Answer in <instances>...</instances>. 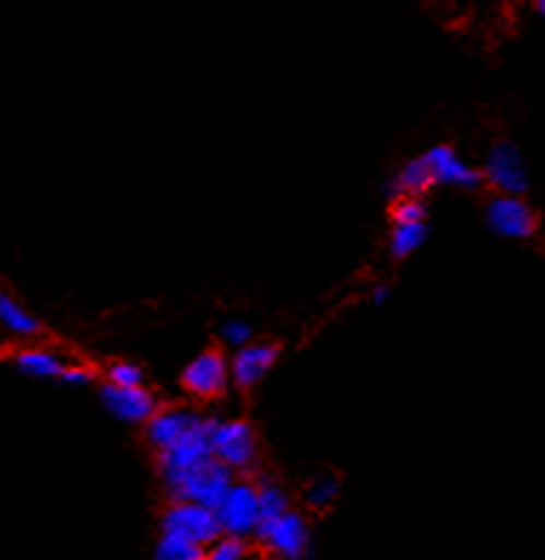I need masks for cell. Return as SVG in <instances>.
<instances>
[{
  "label": "cell",
  "mask_w": 545,
  "mask_h": 560,
  "mask_svg": "<svg viewBox=\"0 0 545 560\" xmlns=\"http://www.w3.org/2000/svg\"><path fill=\"white\" fill-rule=\"evenodd\" d=\"M109 385H144V371L132 362H112L107 369Z\"/></svg>",
  "instance_id": "cell-22"
},
{
  "label": "cell",
  "mask_w": 545,
  "mask_h": 560,
  "mask_svg": "<svg viewBox=\"0 0 545 560\" xmlns=\"http://www.w3.org/2000/svg\"><path fill=\"white\" fill-rule=\"evenodd\" d=\"M17 371L32 380H61L67 362L52 351H21L15 360Z\"/></svg>",
  "instance_id": "cell-14"
},
{
  "label": "cell",
  "mask_w": 545,
  "mask_h": 560,
  "mask_svg": "<svg viewBox=\"0 0 545 560\" xmlns=\"http://www.w3.org/2000/svg\"><path fill=\"white\" fill-rule=\"evenodd\" d=\"M485 219H488V228L494 233L508 238H525L537 231V213L520 196H511V192L497 196L485 210Z\"/></svg>",
  "instance_id": "cell-8"
},
{
  "label": "cell",
  "mask_w": 545,
  "mask_h": 560,
  "mask_svg": "<svg viewBox=\"0 0 545 560\" xmlns=\"http://www.w3.org/2000/svg\"><path fill=\"white\" fill-rule=\"evenodd\" d=\"M210 448L215 460H222L230 471H245L256 463L259 440L250 422L245 420H213L210 425Z\"/></svg>",
  "instance_id": "cell-2"
},
{
  "label": "cell",
  "mask_w": 545,
  "mask_h": 560,
  "mask_svg": "<svg viewBox=\"0 0 545 560\" xmlns=\"http://www.w3.org/2000/svg\"><path fill=\"white\" fill-rule=\"evenodd\" d=\"M204 549L208 546H199L187 540V537L162 532V540L155 546V560H204Z\"/></svg>",
  "instance_id": "cell-17"
},
{
  "label": "cell",
  "mask_w": 545,
  "mask_h": 560,
  "mask_svg": "<svg viewBox=\"0 0 545 560\" xmlns=\"http://www.w3.org/2000/svg\"><path fill=\"white\" fill-rule=\"evenodd\" d=\"M279 348L273 342H247V346L236 348L230 360V380L238 388H253L259 385L264 376L270 374V369L276 365Z\"/></svg>",
  "instance_id": "cell-10"
},
{
  "label": "cell",
  "mask_w": 545,
  "mask_h": 560,
  "mask_svg": "<svg viewBox=\"0 0 545 560\" xmlns=\"http://www.w3.org/2000/svg\"><path fill=\"white\" fill-rule=\"evenodd\" d=\"M181 385L192 397H218L230 385V360L222 351H204L187 362L181 371Z\"/></svg>",
  "instance_id": "cell-7"
},
{
  "label": "cell",
  "mask_w": 545,
  "mask_h": 560,
  "mask_svg": "<svg viewBox=\"0 0 545 560\" xmlns=\"http://www.w3.org/2000/svg\"><path fill=\"white\" fill-rule=\"evenodd\" d=\"M61 383L67 385H90L93 383V371L86 365H67L61 374Z\"/></svg>",
  "instance_id": "cell-24"
},
{
  "label": "cell",
  "mask_w": 545,
  "mask_h": 560,
  "mask_svg": "<svg viewBox=\"0 0 545 560\" xmlns=\"http://www.w3.org/2000/svg\"><path fill=\"white\" fill-rule=\"evenodd\" d=\"M210 425H213V420H204V417H201V420L187 431L185 438L176 440L173 445H167L164 452H158L164 480L181 475L187 468L199 466V463H204L208 457H213V448H210Z\"/></svg>",
  "instance_id": "cell-6"
},
{
  "label": "cell",
  "mask_w": 545,
  "mask_h": 560,
  "mask_svg": "<svg viewBox=\"0 0 545 560\" xmlns=\"http://www.w3.org/2000/svg\"><path fill=\"white\" fill-rule=\"evenodd\" d=\"M483 178H488L497 190L520 196L522 187H525V173H522V162L514 147L511 144L494 147L491 155H488V164H485Z\"/></svg>",
  "instance_id": "cell-12"
},
{
  "label": "cell",
  "mask_w": 545,
  "mask_h": 560,
  "mask_svg": "<svg viewBox=\"0 0 545 560\" xmlns=\"http://www.w3.org/2000/svg\"><path fill=\"white\" fill-rule=\"evenodd\" d=\"M245 555H247L245 540L230 535L215 537L213 544L204 549V560H245Z\"/></svg>",
  "instance_id": "cell-19"
},
{
  "label": "cell",
  "mask_w": 545,
  "mask_h": 560,
  "mask_svg": "<svg viewBox=\"0 0 545 560\" xmlns=\"http://www.w3.org/2000/svg\"><path fill=\"white\" fill-rule=\"evenodd\" d=\"M100 402L109 415L121 422H146L158 411L155 397L144 385H104L100 388Z\"/></svg>",
  "instance_id": "cell-9"
},
{
  "label": "cell",
  "mask_w": 545,
  "mask_h": 560,
  "mask_svg": "<svg viewBox=\"0 0 545 560\" xmlns=\"http://www.w3.org/2000/svg\"><path fill=\"white\" fill-rule=\"evenodd\" d=\"M256 537L268 546L270 552H276L279 558L301 560L305 552H308L310 529L299 512L287 509L285 514H279L273 521L261 523L259 529H256Z\"/></svg>",
  "instance_id": "cell-5"
},
{
  "label": "cell",
  "mask_w": 545,
  "mask_h": 560,
  "mask_svg": "<svg viewBox=\"0 0 545 560\" xmlns=\"http://www.w3.org/2000/svg\"><path fill=\"white\" fill-rule=\"evenodd\" d=\"M529 3H531V7H534V9H537L540 15H545V0H529Z\"/></svg>",
  "instance_id": "cell-26"
},
{
  "label": "cell",
  "mask_w": 545,
  "mask_h": 560,
  "mask_svg": "<svg viewBox=\"0 0 545 560\" xmlns=\"http://www.w3.org/2000/svg\"><path fill=\"white\" fill-rule=\"evenodd\" d=\"M259 509H261V523H268L291 509V498L285 494V489H279V486L273 483L259 486Z\"/></svg>",
  "instance_id": "cell-18"
},
{
  "label": "cell",
  "mask_w": 545,
  "mask_h": 560,
  "mask_svg": "<svg viewBox=\"0 0 545 560\" xmlns=\"http://www.w3.org/2000/svg\"><path fill=\"white\" fill-rule=\"evenodd\" d=\"M425 236H428L425 222H393L391 254L396 256V259H407V256L416 254V250L423 247Z\"/></svg>",
  "instance_id": "cell-16"
},
{
  "label": "cell",
  "mask_w": 545,
  "mask_h": 560,
  "mask_svg": "<svg viewBox=\"0 0 545 560\" xmlns=\"http://www.w3.org/2000/svg\"><path fill=\"white\" fill-rule=\"evenodd\" d=\"M339 494V483L333 480V477H319V480H313V486L308 489V503L313 509H328L336 500Z\"/></svg>",
  "instance_id": "cell-20"
},
{
  "label": "cell",
  "mask_w": 545,
  "mask_h": 560,
  "mask_svg": "<svg viewBox=\"0 0 545 560\" xmlns=\"http://www.w3.org/2000/svg\"><path fill=\"white\" fill-rule=\"evenodd\" d=\"M215 517L222 526V535L230 537H250L256 535L261 523V509H259V486L253 483H236L233 480L222 503L215 506Z\"/></svg>",
  "instance_id": "cell-3"
},
{
  "label": "cell",
  "mask_w": 545,
  "mask_h": 560,
  "mask_svg": "<svg viewBox=\"0 0 545 560\" xmlns=\"http://www.w3.org/2000/svg\"><path fill=\"white\" fill-rule=\"evenodd\" d=\"M391 300V288H388V284H379L377 291H374V302H377V305H382V302H388Z\"/></svg>",
  "instance_id": "cell-25"
},
{
  "label": "cell",
  "mask_w": 545,
  "mask_h": 560,
  "mask_svg": "<svg viewBox=\"0 0 545 560\" xmlns=\"http://www.w3.org/2000/svg\"><path fill=\"white\" fill-rule=\"evenodd\" d=\"M222 337L230 348H241L253 339V330H250V325L247 323H241V319H230V323H224Z\"/></svg>",
  "instance_id": "cell-23"
},
{
  "label": "cell",
  "mask_w": 545,
  "mask_h": 560,
  "mask_svg": "<svg viewBox=\"0 0 545 560\" xmlns=\"http://www.w3.org/2000/svg\"><path fill=\"white\" fill-rule=\"evenodd\" d=\"M162 532L187 537V540H192V544L199 546H210L215 537H222V526H218L215 509L192 503V500H176V503L164 512Z\"/></svg>",
  "instance_id": "cell-4"
},
{
  "label": "cell",
  "mask_w": 545,
  "mask_h": 560,
  "mask_svg": "<svg viewBox=\"0 0 545 560\" xmlns=\"http://www.w3.org/2000/svg\"><path fill=\"white\" fill-rule=\"evenodd\" d=\"M201 420V415L196 411H187V408H164V411H155L150 420H146V438L153 443V448L164 452L167 445H173L176 440H181L187 431Z\"/></svg>",
  "instance_id": "cell-13"
},
{
  "label": "cell",
  "mask_w": 545,
  "mask_h": 560,
  "mask_svg": "<svg viewBox=\"0 0 545 560\" xmlns=\"http://www.w3.org/2000/svg\"><path fill=\"white\" fill-rule=\"evenodd\" d=\"M393 222H425V205L419 196H396Z\"/></svg>",
  "instance_id": "cell-21"
},
{
  "label": "cell",
  "mask_w": 545,
  "mask_h": 560,
  "mask_svg": "<svg viewBox=\"0 0 545 560\" xmlns=\"http://www.w3.org/2000/svg\"><path fill=\"white\" fill-rule=\"evenodd\" d=\"M0 325L17 334V337H35L40 330L38 319L21 302L12 300L9 293H0Z\"/></svg>",
  "instance_id": "cell-15"
},
{
  "label": "cell",
  "mask_w": 545,
  "mask_h": 560,
  "mask_svg": "<svg viewBox=\"0 0 545 560\" xmlns=\"http://www.w3.org/2000/svg\"><path fill=\"white\" fill-rule=\"evenodd\" d=\"M233 483V471L224 466L222 460L208 457L199 466L187 468L181 475L169 477L167 486L173 491L176 500H192V503H201V506L215 509L222 503V498L227 494Z\"/></svg>",
  "instance_id": "cell-1"
},
{
  "label": "cell",
  "mask_w": 545,
  "mask_h": 560,
  "mask_svg": "<svg viewBox=\"0 0 545 560\" xmlns=\"http://www.w3.org/2000/svg\"><path fill=\"white\" fill-rule=\"evenodd\" d=\"M428 173L430 185H451V187H476L483 182V173L462 162L451 147H434L428 153L419 155Z\"/></svg>",
  "instance_id": "cell-11"
}]
</instances>
